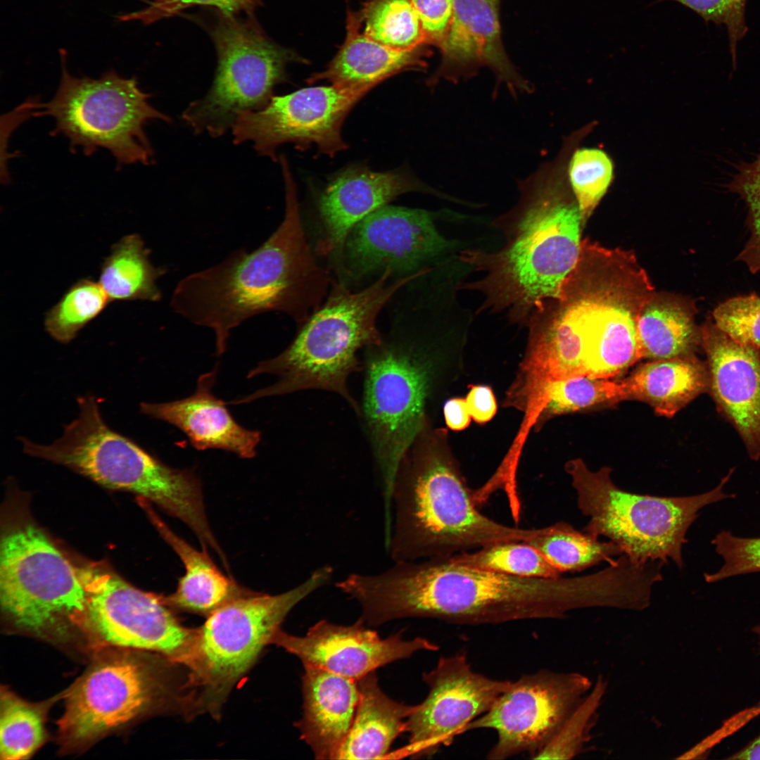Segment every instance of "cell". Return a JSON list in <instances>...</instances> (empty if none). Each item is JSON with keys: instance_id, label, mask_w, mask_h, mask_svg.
<instances>
[{"instance_id": "obj_1", "label": "cell", "mask_w": 760, "mask_h": 760, "mask_svg": "<svg viewBox=\"0 0 760 760\" xmlns=\"http://www.w3.org/2000/svg\"><path fill=\"white\" fill-rule=\"evenodd\" d=\"M345 591L360 604V619L369 626L414 617L481 625L564 619L572 610L595 607L602 584L596 574L521 577L445 557L395 562L378 574H350Z\"/></svg>"}, {"instance_id": "obj_2", "label": "cell", "mask_w": 760, "mask_h": 760, "mask_svg": "<svg viewBox=\"0 0 760 760\" xmlns=\"http://www.w3.org/2000/svg\"><path fill=\"white\" fill-rule=\"evenodd\" d=\"M281 167L286 208L276 230L254 251L239 248L186 276L172 293L176 314L213 331L217 356L225 352L231 331L247 319L275 311L305 322L327 291L329 277L311 253L289 164Z\"/></svg>"}, {"instance_id": "obj_3", "label": "cell", "mask_w": 760, "mask_h": 760, "mask_svg": "<svg viewBox=\"0 0 760 760\" xmlns=\"http://www.w3.org/2000/svg\"><path fill=\"white\" fill-rule=\"evenodd\" d=\"M557 182L525 185L517 205L496 219L505 242L495 251L466 248L460 259L482 275L464 281L460 291L479 293L476 313L505 312L527 324L532 313L558 297L581 252L583 224L576 199Z\"/></svg>"}, {"instance_id": "obj_4", "label": "cell", "mask_w": 760, "mask_h": 760, "mask_svg": "<svg viewBox=\"0 0 760 760\" xmlns=\"http://www.w3.org/2000/svg\"><path fill=\"white\" fill-rule=\"evenodd\" d=\"M433 439L424 429L395 475L391 494L394 521L385 543L394 562L445 558L498 542H526L545 531L508 526L480 512L458 467L437 450Z\"/></svg>"}, {"instance_id": "obj_5", "label": "cell", "mask_w": 760, "mask_h": 760, "mask_svg": "<svg viewBox=\"0 0 760 760\" xmlns=\"http://www.w3.org/2000/svg\"><path fill=\"white\" fill-rule=\"evenodd\" d=\"M421 272L393 280V273L386 270L375 282L357 292H351L343 285L334 286L324 304L305 321L291 343L274 358L260 362L247 375L250 379L271 374L277 375L278 381L230 404L301 390L324 389L341 395L361 414L346 384L349 375L360 367L357 352L364 346L382 343L376 327L379 314L396 292Z\"/></svg>"}, {"instance_id": "obj_6", "label": "cell", "mask_w": 760, "mask_h": 760, "mask_svg": "<svg viewBox=\"0 0 760 760\" xmlns=\"http://www.w3.org/2000/svg\"><path fill=\"white\" fill-rule=\"evenodd\" d=\"M654 293L633 253L585 239L558 297L537 310L582 342L592 372L613 375L638 358V321Z\"/></svg>"}, {"instance_id": "obj_7", "label": "cell", "mask_w": 760, "mask_h": 760, "mask_svg": "<svg viewBox=\"0 0 760 760\" xmlns=\"http://www.w3.org/2000/svg\"><path fill=\"white\" fill-rule=\"evenodd\" d=\"M78 417L51 444L19 438L27 455L64 465L106 488L150 500L188 525L201 542L213 534L201 484L190 471L170 467L104 422L92 395L77 399Z\"/></svg>"}, {"instance_id": "obj_8", "label": "cell", "mask_w": 760, "mask_h": 760, "mask_svg": "<svg viewBox=\"0 0 760 760\" xmlns=\"http://www.w3.org/2000/svg\"><path fill=\"white\" fill-rule=\"evenodd\" d=\"M581 512L590 518L583 531L607 537L632 562L642 565L672 560L683 567L685 536L705 507L733 495L723 492L733 469L714 489L690 496L658 497L627 492L611 479L612 469L590 470L581 459L565 465Z\"/></svg>"}, {"instance_id": "obj_9", "label": "cell", "mask_w": 760, "mask_h": 760, "mask_svg": "<svg viewBox=\"0 0 760 760\" xmlns=\"http://www.w3.org/2000/svg\"><path fill=\"white\" fill-rule=\"evenodd\" d=\"M134 77L113 70L98 78L72 75L63 63L59 86L45 103H32L35 116H51L54 133L91 155L99 148L111 153L119 165L152 163L153 151L145 132L152 120L170 122L148 101Z\"/></svg>"}, {"instance_id": "obj_10", "label": "cell", "mask_w": 760, "mask_h": 760, "mask_svg": "<svg viewBox=\"0 0 760 760\" xmlns=\"http://www.w3.org/2000/svg\"><path fill=\"white\" fill-rule=\"evenodd\" d=\"M323 566L303 583L278 595L236 596L211 612L198 628L191 680L201 688L199 704L215 712L253 664L291 610L333 576Z\"/></svg>"}, {"instance_id": "obj_11", "label": "cell", "mask_w": 760, "mask_h": 760, "mask_svg": "<svg viewBox=\"0 0 760 760\" xmlns=\"http://www.w3.org/2000/svg\"><path fill=\"white\" fill-rule=\"evenodd\" d=\"M220 14L211 30L217 53L213 83L182 116L195 133L213 137L232 129L240 113L266 106L274 87L286 81L287 64L303 61L273 42L252 18Z\"/></svg>"}, {"instance_id": "obj_12", "label": "cell", "mask_w": 760, "mask_h": 760, "mask_svg": "<svg viewBox=\"0 0 760 760\" xmlns=\"http://www.w3.org/2000/svg\"><path fill=\"white\" fill-rule=\"evenodd\" d=\"M3 611L18 628L45 635L77 625L87 593L79 570L32 525L3 537L0 551Z\"/></svg>"}, {"instance_id": "obj_13", "label": "cell", "mask_w": 760, "mask_h": 760, "mask_svg": "<svg viewBox=\"0 0 760 760\" xmlns=\"http://www.w3.org/2000/svg\"><path fill=\"white\" fill-rule=\"evenodd\" d=\"M372 347L363 408L381 474L388 520L400 463L426 426L424 407L433 370L429 359L410 348L382 343Z\"/></svg>"}, {"instance_id": "obj_14", "label": "cell", "mask_w": 760, "mask_h": 760, "mask_svg": "<svg viewBox=\"0 0 760 760\" xmlns=\"http://www.w3.org/2000/svg\"><path fill=\"white\" fill-rule=\"evenodd\" d=\"M78 570L87 593L78 626L103 644L156 652L193 669L198 629L184 626L164 597L99 568Z\"/></svg>"}, {"instance_id": "obj_15", "label": "cell", "mask_w": 760, "mask_h": 760, "mask_svg": "<svg viewBox=\"0 0 760 760\" xmlns=\"http://www.w3.org/2000/svg\"><path fill=\"white\" fill-rule=\"evenodd\" d=\"M593 683L577 672L540 670L512 681L484 714L467 724L462 733L488 728L497 741L488 759H505L521 753L532 759L554 737L590 692Z\"/></svg>"}, {"instance_id": "obj_16", "label": "cell", "mask_w": 760, "mask_h": 760, "mask_svg": "<svg viewBox=\"0 0 760 760\" xmlns=\"http://www.w3.org/2000/svg\"><path fill=\"white\" fill-rule=\"evenodd\" d=\"M368 91L331 84L274 96L263 108L237 115L232 127L234 142H252L258 154L273 161H277L278 147L285 143L301 149L314 144L332 157L347 148L341 135L342 125Z\"/></svg>"}, {"instance_id": "obj_17", "label": "cell", "mask_w": 760, "mask_h": 760, "mask_svg": "<svg viewBox=\"0 0 760 760\" xmlns=\"http://www.w3.org/2000/svg\"><path fill=\"white\" fill-rule=\"evenodd\" d=\"M442 214L386 205L350 232L345 241V266L354 278L391 270L407 276L460 253L463 243L438 229Z\"/></svg>"}, {"instance_id": "obj_18", "label": "cell", "mask_w": 760, "mask_h": 760, "mask_svg": "<svg viewBox=\"0 0 760 760\" xmlns=\"http://www.w3.org/2000/svg\"><path fill=\"white\" fill-rule=\"evenodd\" d=\"M429 688L424 700L406 720L407 746L393 754L413 759L434 754L450 745L464 728L487 712L511 686L472 670L465 653L441 657L422 675Z\"/></svg>"}, {"instance_id": "obj_19", "label": "cell", "mask_w": 760, "mask_h": 760, "mask_svg": "<svg viewBox=\"0 0 760 760\" xmlns=\"http://www.w3.org/2000/svg\"><path fill=\"white\" fill-rule=\"evenodd\" d=\"M153 675L144 661L121 654L98 661L69 691L58 721L63 741L89 743L144 714L156 695Z\"/></svg>"}, {"instance_id": "obj_20", "label": "cell", "mask_w": 760, "mask_h": 760, "mask_svg": "<svg viewBox=\"0 0 760 760\" xmlns=\"http://www.w3.org/2000/svg\"><path fill=\"white\" fill-rule=\"evenodd\" d=\"M364 624L360 619L349 626L322 620L302 637L280 628L271 643L296 656L303 665L355 681L379 667L408 658L417 652L436 651L439 648L422 637L405 640L400 633L383 639Z\"/></svg>"}, {"instance_id": "obj_21", "label": "cell", "mask_w": 760, "mask_h": 760, "mask_svg": "<svg viewBox=\"0 0 760 760\" xmlns=\"http://www.w3.org/2000/svg\"><path fill=\"white\" fill-rule=\"evenodd\" d=\"M708 389L742 438L750 457H760V352L738 342L714 322L700 327Z\"/></svg>"}, {"instance_id": "obj_22", "label": "cell", "mask_w": 760, "mask_h": 760, "mask_svg": "<svg viewBox=\"0 0 760 760\" xmlns=\"http://www.w3.org/2000/svg\"><path fill=\"white\" fill-rule=\"evenodd\" d=\"M418 191L436 194L405 170L379 172L355 164L338 171L318 201L323 230L319 253L341 254L348 234L359 222L397 196Z\"/></svg>"}, {"instance_id": "obj_23", "label": "cell", "mask_w": 760, "mask_h": 760, "mask_svg": "<svg viewBox=\"0 0 760 760\" xmlns=\"http://www.w3.org/2000/svg\"><path fill=\"white\" fill-rule=\"evenodd\" d=\"M217 373L216 367L201 375L196 391L189 397L166 403H141L140 410L179 429L198 450L220 449L241 458H252L261 433L241 426L230 414L227 403L213 394Z\"/></svg>"}, {"instance_id": "obj_24", "label": "cell", "mask_w": 760, "mask_h": 760, "mask_svg": "<svg viewBox=\"0 0 760 760\" xmlns=\"http://www.w3.org/2000/svg\"><path fill=\"white\" fill-rule=\"evenodd\" d=\"M498 0H455L447 32L439 44L443 63L439 75L455 79L488 65L509 89L528 90L503 49Z\"/></svg>"}, {"instance_id": "obj_25", "label": "cell", "mask_w": 760, "mask_h": 760, "mask_svg": "<svg viewBox=\"0 0 760 760\" xmlns=\"http://www.w3.org/2000/svg\"><path fill=\"white\" fill-rule=\"evenodd\" d=\"M301 738L317 759H336L353 724L358 701L357 681L303 665Z\"/></svg>"}, {"instance_id": "obj_26", "label": "cell", "mask_w": 760, "mask_h": 760, "mask_svg": "<svg viewBox=\"0 0 760 760\" xmlns=\"http://www.w3.org/2000/svg\"><path fill=\"white\" fill-rule=\"evenodd\" d=\"M361 27L359 13L348 12L343 45L327 69L312 75L308 83L327 80L343 88L369 91L397 73L424 67L419 49L399 51L387 47L361 32Z\"/></svg>"}, {"instance_id": "obj_27", "label": "cell", "mask_w": 760, "mask_h": 760, "mask_svg": "<svg viewBox=\"0 0 760 760\" xmlns=\"http://www.w3.org/2000/svg\"><path fill=\"white\" fill-rule=\"evenodd\" d=\"M359 701L348 734L336 759H376L388 755L395 739L406 730L417 705L394 701L381 689L375 671L357 680Z\"/></svg>"}, {"instance_id": "obj_28", "label": "cell", "mask_w": 760, "mask_h": 760, "mask_svg": "<svg viewBox=\"0 0 760 760\" xmlns=\"http://www.w3.org/2000/svg\"><path fill=\"white\" fill-rule=\"evenodd\" d=\"M622 381L627 400L645 402L667 417L705 392L709 385L707 365L693 353L647 362Z\"/></svg>"}, {"instance_id": "obj_29", "label": "cell", "mask_w": 760, "mask_h": 760, "mask_svg": "<svg viewBox=\"0 0 760 760\" xmlns=\"http://www.w3.org/2000/svg\"><path fill=\"white\" fill-rule=\"evenodd\" d=\"M694 304L654 293L639 315L637 336L640 359H670L692 354L701 343Z\"/></svg>"}, {"instance_id": "obj_30", "label": "cell", "mask_w": 760, "mask_h": 760, "mask_svg": "<svg viewBox=\"0 0 760 760\" xmlns=\"http://www.w3.org/2000/svg\"><path fill=\"white\" fill-rule=\"evenodd\" d=\"M161 535L178 555L185 568L176 591L167 597L170 607L197 614L211 612L239 596L232 582L215 565L205 551H198L152 516Z\"/></svg>"}, {"instance_id": "obj_31", "label": "cell", "mask_w": 760, "mask_h": 760, "mask_svg": "<svg viewBox=\"0 0 760 760\" xmlns=\"http://www.w3.org/2000/svg\"><path fill=\"white\" fill-rule=\"evenodd\" d=\"M627 400L621 380L578 376L548 381L529 394L517 407L526 412L520 438L526 429L539 419L574 412L595 406L614 404Z\"/></svg>"}, {"instance_id": "obj_32", "label": "cell", "mask_w": 760, "mask_h": 760, "mask_svg": "<svg viewBox=\"0 0 760 760\" xmlns=\"http://www.w3.org/2000/svg\"><path fill=\"white\" fill-rule=\"evenodd\" d=\"M149 254L138 234L126 235L113 245L101 264L99 279L110 302L161 299L156 282L167 270L154 266Z\"/></svg>"}, {"instance_id": "obj_33", "label": "cell", "mask_w": 760, "mask_h": 760, "mask_svg": "<svg viewBox=\"0 0 760 760\" xmlns=\"http://www.w3.org/2000/svg\"><path fill=\"white\" fill-rule=\"evenodd\" d=\"M525 543L562 573L581 571L602 562L609 564L614 557L623 555L614 543L601 542L563 521L546 526L542 534Z\"/></svg>"}, {"instance_id": "obj_34", "label": "cell", "mask_w": 760, "mask_h": 760, "mask_svg": "<svg viewBox=\"0 0 760 760\" xmlns=\"http://www.w3.org/2000/svg\"><path fill=\"white\" fill-rule=\"evenodd\" d=\"M358 13L363 33L387 47L412 51L426 42L411 0H372Z\"/></svg>"}, {"instance_id": "obj_35", "label": "cell", "mask_w": 760, "mask_h": 760, "mask_svg": "<svg viewBox=\"0 0 760 760\" xmlns=\"http://www.w3.org/2000/svg\"><path fill=\"white\" fill-rule=\"evenodd\" d=\"M448 559L457 564L515 576L557 578L562 574L525 542L495 543Z\"/></svg>"}, {"instance_id": "obj_36", "label": "cell", "mask_w": 760, "mask_h": 760, "mask_svg": "<svg viewBox=\"0 0 760 760\" xmlns=\"http://www.w3.org/2000/svg\"><path fill=\"white\" fill-rule=\"evenodd\" d=\"M110 303L99 282L90 278L81 279L46 312L44 328L55 341L68 343Z\"/></svg>"}, {"instance_id": "obj_37", "label": "cell", "mask_w": 760, "mask_h": 760, "mask_svg": "<svg viewBox=\"0 0 760 760\" xmlns=\"http://www.w3.org/2000/svg\"><path fill=\"white\" fill-rule=\"evenodd\" d=\"M0 709L1 759H27L45 738L41 711L7 690L1 691Z\"/></svg>"}, {"instance_id": "obj_38", "label": "cell", "mask_w": 760, "mask_h": 760, "mask_svg": "<svg viewBox=\"0 0 760 760\" xmlns=\"http://www.w3.org/2000/svg\"><path fill=\"white\" fill-rule=\"evenodd\" d=\"M607 688V681L598 676L590 692L532 759H571L580 754L591 738L590 733Z\"/></svg>"}, {"instance_id": "obj_39", "label": "cell", "mask_w": 760, "mask_h": 760, "mask_svg": "<svg viewBox=\"0 0 760 760\" xmlns=\"http://www.w3.org/2000/svg\"><path fill=\"white\" fill-rule=\"evenodd\" d=\"M568 171L569 182L584 224L612 180L613 164L603 151L583 148L574 152Z\"/></svg>"}, {"instance_id": "obj_40", "label": "cell", "mask_w": 760, "mask_h": 760, "mask_svg": "<svg viewBox=\"0 0 760 760\" xmlns=\"http://www.w3.org/2000/svg\"><path fill=\"white\" fill-rule=\"evenodd\" d=\"M725 186L737 194L747 205L751 234L738 258L755 273L760 271V153L754 161L737 165L736 172Z\"/></svg>"}, {"instance_id": "obj_41", "label": "cell", "mask_w": 760, "mask_h": 760, "mask_svg": "<svg viewBox=\"0 0 760 760\" xmlns=\"http://www.w3.org/2000/svg\"><path fill=\"white\" fill-rule=\"evenodd\" d=\"M677 2L700 16L705 23H712L725 27L733 69L737 68V49L740 42L748 32L746 21L747 0H657Z\"/></svg>"}, {"instance_id": "obj_42", "label": "cell", "mask_w": 760, "mask_h": 760, "mask_svg": "<svg viewBox=\"0 0 760 760\" xmlns=\"http://www.w3.org/2000/svg\"><path fill=\"white\" fill-rule=\"evenodd\" d=\"M714 324L735 341L760 349V296L730 298L714 310Z\"/></svg>"}, {"instance_id": "obj_43", "label": "cell", "mask_w": 760, "mask_h": 760, "mask_svg": "<svg viewBox=\"0 0 760 760\" xmlns=\"http://www.w3.org/2000/svg\"><path fill=\"white\" fill-rule=\"evenodd\" d=\"M711 543L723 558V564L717 571L704 574L707 583L760 572V537L742 538L723 530L716 535Z\"/></svg>"}, {"instance_id": "obj_44", "label": "cell", "mask_w": 760, "mask_h": 760, "mask_svg": "<svg viewBox=\"0 0 760 760\" xmlns=\"http://www.w3.org/2000/svg\"><path fill=\"white\" fill-rule=\"evenodd\" d=\"M260 4V0H153L141 10L127 13L120 18L149 24L195 6L215 7L220 13L227 15L235 16L241 13L251 15Z\"/></svg>"}, {"instance_id": "obj_45", "label": "cell", "mask_w": 760, "mask_h": 760, "mask_svg": "<svg viewBox=\"0 0 760 760\" xmlns=\"http://www.w3.org/2000/svg\"><path fill=\"white\" fill-rule=\"evenodd\" d=\"M420 18L426 42L440 44L449 26L455 0H411Z\"/></svg>"}, {"instance_id": "obj_46", "label": "cell", "mask_w": 760, "mask_h": 760, "mask_svg": "<svg viewBox=\"0 0 760 760\" xmlns=\"http://www.w3.org/2000/svg\"><path fill=\"white\" fill-rule=\"evenodd\" d=\"M466 401L471 417L477 423L489 422L496 413L495 398L492 389L487 386H472Z\"/></svg>"}, {"instance_id": "obj_47", "label": "cell", "mask_w": 760, "mask_h": 760, "mask_svg": "<svg viewBox=\"0 0 760 760\" xmlns=\"http://www.w3.org/2000/svg\"><path fill=\"white\" fill-rule=\"evenodd\" d=\"M443 414L447 426L454 431L467 428L471 417L466 399L460 398L447 400L443 407Z\"/></svg>"}, {"instance_id": "obj_48", "label": "cell", "mask_w": 760, "mask_h": 760, "mask_svg": "<svg viewBox=\"0 0 760 760\" xmlns=\"http://www.w3.org/2000/svg\"><path fill=\"white\" fill-rule=\"evenodd\" d=\"M728 759L733 760L760 759V735L744 748L728 757Z\"/></svg>"}, {"instance_id": "obj_49", "label": "cell", "mask_w": 760, "mask_h": 760, "mask_svg": "<svg viewBox=\"0 0 760 760\" xmlns=\"http://www.w3.org/2000/svg\"><path fill=\"white\" fill-rule=\"evenodd\" d=\"M753 631L754 632V633L756 635L759 646V650H760V623L754 626V628L753 629Z\"/></svg>"}]
</instances>
